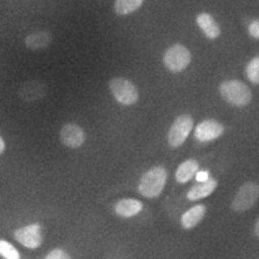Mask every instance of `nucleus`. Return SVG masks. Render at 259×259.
<instances>
[{
    "mask_svg": "<svg viewBox=\"0 0 259 259\" xmlns=\"http://www.w3.org/2000/svg\"><path fill=\"white\" fill-rule=\"evenodd\" d=\"M196 179L198 183H202V181H206L210 179V174L208 170H198L196 174Z\"/></svg>",
    "mask_w": 259,
    "mask_h": 259,
    "instance_id": "21",
    "label": "nucleus"
},
{
    "mask_svg": "<svg viewBox=\"0 0 259 259\" xmlns=\"http://www.w3.org/2000/svg\"><path fill=\"white\" fill-rule=\"evenodd\" d=\"M247 30L251 37L255 38V40H259V19H254V21H252L250 25H248Z\"/></svg>",
    "mask_w": 259,
    "mask_h": 259,
    "instance_id": "20",
    "label": "nucleus"
},
{
    "mask_svg": "<svg viewBox=\"0 0 259 259\" xmlns=\"http://www.w3.org/2000/svg\"><path fill=\"white\" fill-rule=\"evenodd\" d=\"M168 180V171L163 166H155L145 171L139 179L137 190L144 198H157L163 192Z\"/></svg>",
    "mask_w": 259,
    "mask_h": 259,
    "instance_id": "1",
    "label": "nucleus"
},
{
    "mask_svg": "<svg viewBox=\"0 0 259 259\" xmlns=\"http://www.w3.org/2000/svg\"><path fill=\"white\" fill-rule=\"evenodd\" d=\"M223 132H225V126L221 122L213 119H206L196 126L194 137L199 142H210L221 137Z\"/></svg>",
    "mask_w": 259,
    "mask_h": 259,
    "instance_id": "8",
    "label": "nucleus"
},
{
    "mask_svg": "<svg viewBox=\"0 0 259 259\" xmlns=\"http://www.w3.org/2000/svg\"><path fill=\"white\" fill-rule=\"evenodd\" d=\"M0 257L3 259H21V252L14 244L0 239Z\"/></svg>",
    "mask_w": 259,
    "mask_h": 259,
    "instance_id": "17",
    "label": "nucleus"
},
{
    "mask_svg": "<svg viewBox=\"0 0 259 259\" xmlns=\"http://www.w3.org/2000/svg\"><path fill=\"white\" fill-rule=\"evenodd\" d=\"M259 199V184L247 181L236 191L232 200V209L235 212H245L250 210Z\"/></svg>",
    "mask_w": 259,
    "mask_h": 259,
    "instance_id": "5",
    "label": "nucleus"
},
{
    "mask_svg": "<svg viewBox=\"0 0 259 259\" xmlns=\"http://www.w3.org/2000/svg\"><path fill=\"white\" fill-rule=\"evenodd\" d=\"M109 90L116 102L122 106H132L139 100L137 87L131 80L122 78V77H116L109 80Z\"/></svg>",
    "mask_w": 259,
    "mask_h": 259,
    "instance_id": "3",
    "label": "nucleus"
},
{
    "mask_svg": "<svg viewBox=\"0 0 259 259\" xmlns=\"http://www.w3.org/2000/svg\"><path fill=\"white\" fill-rule=\"evenodd\" d=\"M206 213V206L204 204H197L193 205L192 208H190L187 211H185L181 215L180 219V225L184 229L190 231V229L194 228L203 221V219L205 218Z\"/></svg>",
    "mask_w": 259,
    "mask_h": 259,
    "instance_id": "12",
    "label": "nucleus"
},
{
    "mask_svg": "<svg viewBox=\"0 0 259 259\" xmlns=\"http://www.w3.org/2000/svg\"><path fill=\"white\" fill-rule=\"evenodd\" d=\"M6 150V144H5V141L3 139L2 136H0V155H3L5 153Z\"/></svg>",
    "mask_w": 259,
    "mask_h": 259,
    "instance_id": "22",
    "label": "nucleus"
},
{
    "mask_svg": "<svg viewBox=\"0 0 259 259\" xmlns=\"http://www.w3.org/2000/svg\"><path fill=\"white\" fill-rule=\"evenodd\" d=\"M60 141L65 147L71 149H78L85 142V132L77 124L64 125L60 130Z\"/></svg>",
    "mask_w": 259,
    "mask_h": 259,
    "instance_id": "9",
    "label": "nucleus"
},
{
    "mask_svg": "<svg viewBox=\"0 0 259 259\" xmlns=\"http://www.w3.org/2000/svg\"><path fill=\"white\" fill-rule=\"evenodd\" d=\"M193 127V118L189 114L179 115L168 131V144L171 148H179L185 143Z\"/></svg>",
    "mask_w": 259,
    "mask_h": 259,
    "instance_id": "7",
    "label": "nucleus"
},
{
    "mask_svg": "<svg viewBox=\"0 0 259 259\" xmlns=\"http://www.w3.org/2000/svg\"><path fill=\"white\" fill-rule=\"evenodd\" d=\"M196 23L200 30L204 32V35L210 40H215L221 35V29H220L218 22L210 14H205V12L199 14L196 18Z\"/></svg>",
    "mask_w": 259,
    "mask_h": 259,
    "instance_id": "13",
    "label": "nucleus"
},
{
    "mask_svg": "<svg viewBox=\"0 0 259 259\" xmlns=\"http://www.w3.org/2000/svg\"><path fill=\"white\" fill-rule=\"evenodd\" d=\"M253 232H254V235L257 236V238H259V218H258V220H257V221H255V223H254Z\"/></svg>",
    "mask_w": 259,
    "mask_h": 259,
    "instance_id": "23",
    "label": "nucleus"
},
{
    "mask_svg": "<svg viewBox=\"0 0 259 259\" xmlns=\"http://www.w3.org/2000/svg\"><path fill=\"white\" fill-rule=\"evenodd\" d=\"M144 205L141 200L135 198H124L118 200L114 205V211L119 218L131 219L142 212Z\"/></svg>",
    "mask_w": 259,
    "mask_h": 259,
    "instance_id": "10",
    "label": "nucleus"
},
{
    "mask_svg": "<svg viewBox=\"0 0 259 259\" xmlns=\"http://www.w3.org/2000/svg\"><path fill=\"white\" fill-rule=\"evenodd\" d=\"M15 240L28 250H36L44 244V228L40 223L34 222L19 227L14 232Z\"/></svg>",
    "mask_w": 259,
    "mask_h": 259,
    "instance_id": "6",
    "label": "nucleus"
},
{
    "mask_svg": "<svg viewBox=\"0 0 259 259\" xmlns=\"http://www.w3.org/2000/svg\"><path fill=\"white\" fill-rule=\"evenodd\" d=\"M245 73L247 79L253 84H259V56L248 61L246 65Z\"/></svg>",
    "mask_w": 259,
    "mask_h": 259,
    "instance_id": "18",
    "label": "nucleus"
},
{
    "mask_svg": "<svg viewBox=\"0 0 259 259\" xmlns=\"http://www.w3.org/2000/svg\"><path fill=\"white\" fill-rule=\"evenodd\" d=\"M219 181L215 178H210L206 181H202V183H197L196 185H193L187 192L186 197L187 199L191 202H196V200H200L203 198H206L210 194L215 192V190L218 189Z\"/></svg>",
    "mask_w": 259,
    "mask_h": 259,
    "instance_id": "11",
    "label": "nucleus"
},
{
    "mask_svg": "<svg viewBox=\"0 0 259 259\" xmlns=\"http://www.w3.org/2000/svg\"><path fill=\"white\" fill-rule=\"evenodd\" d=\"M45 259H73V258L71 257L69 252H66L60 247H57L48 252Z\"/></svg>",
    "mask_w": 259,
    "mask_h": 259,
    "instance_id": "19",
    "label": "nucleus"
},
{
    "mask_svg": "<svg viewBox=\"0 0 259 259\" xmlns=\"http://www.w3.org/2000/svg\"><path fill=\"white\" fill-rule=\"evenodd\" d=\"M220 94L226 102L235 107H245L251 102L252 92L244 82L238 79L225 80L220 85Z\"/></svg>",
    "mask_w": 259,
    "mask_h": 259,
    "instance_id": "2",
    "label": "nucleus"
},
{
    "mask_svg": "<svg viewBox=\"0 0 259 259\" xmlns=\"http://www.w3.org/2000/svg\"><path fill=\"white\" fill-rule=\"evenodd\" d=\"M192 61L191 52L185 46L180 44H176L163 54V64L168 71L173 73H179L184 71Z\"/></svg>",
    "mask_w": 259,
    "mask_h": 259,
    "instance_id": "4",
    "label": "nucleus"
},
{
    "mask_svg": "<svg viewBox=\"0 0 259 259\" xmlns=\"http://www.w3.org/2000/svg\"><path fill=\"white\" fill-rule=\"evenodd\" d=\"M144 0H115L114 11L119 16H127L143 5Z\"/></svg>",
    "mask_w": 259,
    "mask_h": 259,
    "instance_id": "16",
    "label": "nucleus"
},
{
    "mask_svg": "<svg viewBox=\"0 0 259 259\" xmlns=\"http://www.w3.org/2000/svg\"><path fill=\"white\" fill-rule=\"evenodd\" d=\"M199 170V163L197 160L189 158L179 164L176 170V180L178 184H186L196 177L197 171Z\"/></svg>",
    "mask_w": 259,
    "mask_h": 259,
    "instance_id": "14",
    "label": "nucleus"
},
{
    "mask_svg": "<svg viewBox=\"0 0 259 259\" xmlns=\"http://www.w3.org/2000/svg\"><path fill=\"white\" fill-rule=\"evenodd\" d=\"M52 41V35L51 32L48 31H36L32 32V34H29L27 37H25V45H27L28 48L34 51L44 50L50 46Z\"/></svg>",
    "mask_w": 259,
    "mask_h": 259,
    "instance_id": "15",
    "label": "nucleus"
}]
</instances>
